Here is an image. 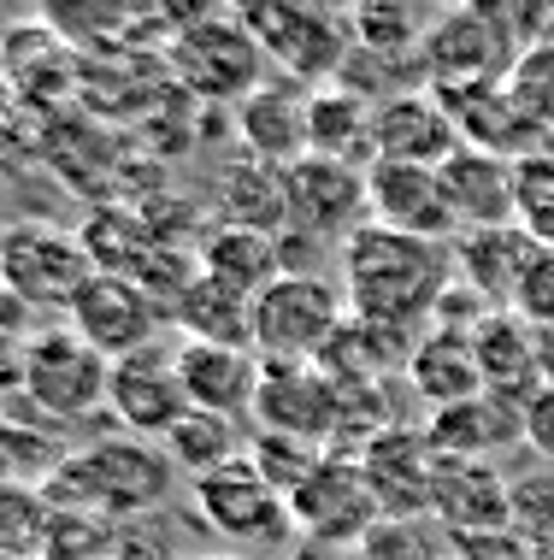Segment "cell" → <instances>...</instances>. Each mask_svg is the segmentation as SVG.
<instances>
[{"mask_svg": "<svg viewBox=\"0 0 554 560\" xmlns=\"http://www.w3.org/2000/svg\"><path fill=\"white\" fill-rule=\"evenodd\" d=\"M19 384H24V342L0 325V396H7V389H19Z\"/></svg>", "mask_w": 554, "mask_h": 560, "instance_id": "37", "label": "cell"}, {"mask_svg": "<svg viewBox=\"0 0 554 560\" xmlns=\"http://www.w3.org/2000/svg\"><path fill=\"white\" fill-rule=\"evenodd\" d=\"M195 413L189 389L177 377V342H148L137 354L113 360V389H107V419L125 436L166 443V436Z\"/></svg>", "mask_w": 554, "mask_h": 560, "instance_id": "8", "label": "cell"}, {"mask_svg": "<svg viewBox=\"0 0 554 560\" xmlns=\"http://www.w3.org/2000/svg\"><path fill=\"white\" fill-rule=\"evenodd\" d=\"M349 30L361 36L366 54H425L437 19H431V12H413V7H361L349 19Z\"/></svg>", "mask_w": 554, "mask_h": 560, "instance_id": "31", "label": "cell"}, {"mask_svg": "<svg viewBox=\"0 0 554 560\" xmlns=\"http://www.w3.org/2000/svg\"><path fill=\"white\" fill-rule=\"evenodd\" d=\"M455 560H543L519 532H490V537H448Z\"/></svg>", "mask_w": 554, "mask_h": 560, "instance_id": "35", "label": "cell"}, {"mask_svg": "<svg viewBox=\"0 0 554 560\" xmlns=\"http://www.w3.org/2000/svg\"><path fill=\"white\" fill-rule=\"evenodd\" d=\"M526 443L554 466V384H543V389L526 401Z\"/></svg>", "mask_w": 554, "mask_h": 560, "instance_id": "36", "label": "cell"}, {"mask_svg": "<svg viewBox=\"0 0 554 560\" xmlns=\"http://www.w3.org/2000/svg\"><path fill=\"white\" fill-rule=\"evenodd\" d=\"M478 366H484V389L514 407H526L537 389L549 384L543 377V354H537V330H526L519 313H490L478 325Z\"/></svg>", "mask_w": 554, "mask_h": 560, "instance_id": "23", "label": "cell"}, {"mask_svg": "<svg viewBox=\"0 0 554 560\" xmlns=\"http://www.w3.org/2000/svg\"><path fill=\"white\" fill-rule=\"evenodd\" d=\"M195 513H201V525L213 537H224L243 555H260V560L290 549V542L302 537L295 532V513H290V495L272 490L248 454L213 478H195Z\"/></svg>", "mask_w": 554, "mask_h": 560, "instance_id": "4", "label": "cell"}, {"mask_svg": "<svg viewBox=\"0 0 554 560\" xmlns=\"http://www.w3.org/2000/svg\"><path fill=\"white\" fill-rule=\"evenodd\" d=\"M502 59H507V42L484 12H455L425 42V66L443 89H484V78H496Z\"/></svg>", "mask_w": 554, "mask_h": 560, "instance_id": "24", "label": "cell"}, {"mask_svg": "<svg viewBox=\"0 0 554 560\" xmlns=\"http://www.w3.org/2000/svg\"><path fill=\"white\" fill-rule=\"evenodd\" d=\"M372 113H378V101L325 83L319 95L307 101V154L354 165V154L372 148Z\"/></svg>", "mask_w": 554, "mask_h": 560, "instance_id": "27", "label": "cell"}, {"mask_svg": "<svg viewBox=\"0 0 554 560\" xmlns=\"http://www.w3.org/2000/svg\"><path fill=\"white\" fill-rule=\"evenodd\" d=\"M260 372H266V360L254 354V348L177 342V377H184L195 413H219V419H243V425H254Z\"/></svg>", "mask_w": 554, "mask_h": 560, "instance_id": "17", "label": "cell"}, {"mask_svg": "<svg viewBox=\"0 0 554 560\" xmlns=\"http://www.w3.org/2000/svg\"><path fill=\"white\" fill-rule=\"evenodd\" d=\"M107 389H113V360L95 342H83L66 319L24 337V384L19 396L30 401V413L48 425H83V419L107 413Z\"/></svg>", "mask_w": 554, "mask_h": 560, "instance_id": "3", "label": "cell"}, {"mask_svg": "<svg viewBox=\"0 0 554 560\" xmlns=\"http://www.w3.org/2000/svg\"><path fill=\"white\" fill-rule=\"evenodd\" d=\"M361 219L372 224L361 165L319 160V154L290 165V236H342L349 242L361 231Z\"/></svg>", "mask_w": 554, "mask_h": 560, "instance_id": "13", "label": "cell"}, {"mask_svg": "<svg viewBox=\"0 0 554 560\" xmlns=\"http://www.w3.org/2000/svg\"><path fill=\"white\" fill-rule=\"evenodd\" d=\"M455 242H419L384 224H361L342 242V301L366 330L401 337L437 319L455 290Z\"/></svg>", "mask_w": 554, "mask_h": 560, "instance_id": "1", "label": "cell"}, {"mask_svg": "<svg viewBox=\"0 0 554 560\" xmlns=\"http://www.w3.org/2000/svg\"><path fill=\"white\" fill-rule=\"evenodd\" d=\"M172 472L160 443H142V436H107V443H89L78 454H66V466L42 483V495L59 513H95L107 525L142 520V513H160L172 495Z\"/></svg>", "mask_w": 554, "mask_h": 560, "instance_id": "2", "label": "cell"}, {"mask_svg": "<svg viewBox=\"0 0 554 560\" xmlns=\"http://www.w3.org/2000/svg\"><path fill=\"white\" fill-rule=\"evenodd\" d=\"M254 431L290 436L331 454L342 436V389L319 360H266L260 396H254Z\"/></svg>", "mask_w": 554, "mask_h": 560, "instance_id": "7", "label": "cell"}, {"mask_svg": "<svg viewBox=\"0 0 554 560\" xmlns=\"http://www.w3.org/2000/svg\"><path fill=\"white\" fill-rule=\"evenodd\" d=\"M248 30L295 83H325L349 59V24L331 12H248Z\"/></svg>", "mask_w": 554, "mask_h": 560, "instance_id": "18", "label": "cell"}, {"mask_svg": "<svg viewBox=\"0 0 554 560\" xmlns=\"http://www.w3.org/2000/svg\"><path fill=\"white\" fill-rule=\"evenodd\" d=\"M349 325V301L313 271H283L254 295V354L260 360H325L337 330Z\"/></svg>", "mask_w": 554, "mask_h": 560, "instance_id": "6", "label": "cell"}, {"mask_svg": "<svg viewBox=\"0 0 554 560\" xmlns=\"http://www.w3.org/2000/svg\"><path fill=\"white\" fill-rule=\"evenodd\" d=\"M254 443V425H243V419H219V413H189L184 425H177L166 443V460L177 466V472L189 478H213L224 472L231 460H243Z\"/></svg>", "mask_w": 554, "mask_h": 560, "instance_id": "28", "label": "cell"}, {"mask_svg": "<svg viewBox=\"0 0 554 560\" xmlns=\"http://www.w3.org/2000/svg\"><path fill=\"white\" fill-rule=\"evenodd\" d=\"M531 260H537V242L519 231V224L455 236V278L467 283L490 313H514L519 307V290H526Z\"/></svg>", "mask_w": 554, "mask_h": 560, "instance_id": "20", "label": "cell"}, {"mask_svg": "<svg viewBox=\"0 0 554 560\" xmlns=\"http://www.w3.org/2000/svg\"><path fill=\"white\" fill-rule=\"evenodd\" d=\"M113 560H195V555H177V525L166 513H142V520L113 525Z\"/></svg>", "mask_w": 554, "mask_h": 560, "instance_id": "33", "label": "cell"}, {"mask_svg": "<svg viewBox=\"0 0 554 560\" xmlns=\"http://www.w3.org/2000/svg\"><path fill=\"white\" fill-rule=\"evenodd\" d=\"M290 513H295V532L319 549H354L378 532V502L366 490V472L361 460H342V454H325L313 466V478L290 495Z\"/></svg>", "mask_w": 554, "mask_h": 560, "instance_id": "9", "label": "cell"}, {"mask_svg": "<svg viewBox=\"0 0 554 560\" xmlns=\"http://www.w3.org/2000/svg\"><path fill=\"white\" fill-rule=\"evenodd\" d=\"M307 101L302 89H254L243 101V130L260 148V160H307Z\"/></svg>", "mask_w": 554, "mask_h": 560, "instance_id": "29", "label": "cell"}, {"mask_svg": "<svg viewBox=\"0 0 554 560\" xmlns=\"http://www.w3.org/2000/svg\"><path fill=\"white\" fill-rule=\"evenodd\" d=\"M361 472L378 513L396 520H431V490H437V448H431L425 425H389L372 443H361Z\"/></svg>", "mask_w": 554, "mask_h": 560, "instance_id": "10", "label": "cell"}, {"mask_svg": "<svg viewBox=\"0 0 554 560\" xmlns=\"http://www.w3.org/2000/svg\"><path fill=\"white\" fill-rule=\"evenodd\" d=\"M54 502L36 483H0V555L42 560V542L54 532Z\"/></svg>", "mask_w": 554, "mask_h": 560, "instance_id": "30", "label": "cell"}, {"mask_svg": "<svg viewBox=\"0 0 554 560\" xmlns=\"http://www.w3.org/2000/svg\"><path fill=\"white\" fill-rule=\"evenodd\" d=\"M425 436H431V448H437V460H496L502 466L507 448L526 443V407H514V401H502L484 389V396H472L460 407L431 413Z\"/></svg>", "mask_w": 554, "mask_h": 560, "instance_id": "21", "label": "cell"}, {"mask_svg": "<svg viewBox=\"0 0 554 560\" xmlns=\"http://www.w3.org/2000/svg\"><path fill=\"white\" fill-rule=\"evenodd\" d=\"M519 231L554 248V160H519Z\"/></svg>", "mask_w": 554, "mask_h": 560, "instance_id": "32", "label": "cell"}, {"mask_svg": "<svg viewBox=\"0 0 554 560\" xmlns=\"http://www.w3.org/2000/svg\"><path fill=\"white\" fill-rule=\"evenodd\" d=\"M408 384L413 396L431 407V413H443V407H460L472 396H484V366H478V342L467 330H425L413 348H408Z\"/></svg>", "mask_w": 554, "mask_h": 560, "instance_id": "22", "label": "cell"}, {"mask_svg": "<svg viewBox=\"0 0 554 560\" xmlns=\"http://www.w3.org/2000/svg\"><path fill=\"white\" fill-rule=\"evenodd\" d=\"M519 319H531V330L554 325V248H537V260L526 271V290H519Z\"/></svg>", "mask_w": 554, "mask_h": 560, "instance_id": "34", "label": "cell"}, {"mask_svg": "<svg viewBox=\"0 0 554 560\" xmlns=\"http://www.w3.org/2000/svg\"><path fill=\"white\" fill-rule=\"evenodd\" d=\"M543 560H554V542H549V549H543Z\"/></svg>", "mask_w": 554, "mask_h": 560, "instance_id": "39", "label": "cell"}, {"mask_svg": "<svg viewBox=\"0 0 554 560\" xmlns=\"http://www.w3.org/2000/svg\"><path fill=\"white\" fill-rule=\"evenodd\" d=\"M0 560H24V555H0Z\"/></svg>", "mask_w": 554, "mask_h": 560, "instance_id": "40", "label": "cell"}, {"mask_svg": "<svg viewBox=\"0 0 554 560\" xmlns=\"http://www.w3.org/2000/svg\"><path fill=\"white\" fill-rule=\"evenodd\" d=\"M172 325L184 330V342H219V348H254V301L213 283L207 271H195L189 290L177 295Z\"/></svg>", "mask_w": 554, "mask_h": 560, "instance_id": "26", "label": "cell"}, {"mask_svg": "<svg viewBox=\"0 0 554 560\" xmlns=\"http://www.w3.org/2000/svg\"><path fill=\"white\" fill-rule=\"evenodd\" d=\"M195 560H260V555H243V549H213V555H195Z\"/></svg>", "mask_w": 554, "mask_h": 560, "instance_id": "38", "label": "cell"}, {"mask_svg": "<svg viewBox=\"0 0 554 560\" xmlns=\"http://www.w3.org/2000/svg\"><path fill=\"white\" fill-rule=\"evenodd\" d=\"M443 189H448V213H455L460 236L519 224V165H507L490 148H460L443 165Z\"/></svg>", "mask_w": 554, "mask_h": 560, "instance_id": "19", "label": "cell"}, {"mask_svg": "<svg viewBox=\"0 0 554 560\" xmlns=\"http://www.w3.org/2000/svg\"><path fill=\"white\" fill-rule=\"evenodd\" d=\"M431 525L443 537L514 532V478L496 460H443L431 490Z\"/></svg>", "mask_w": 554, "mask_h": 560, "instance_id": "15", "label": "cell"}, {"mask_svg": "<svg viewBox=\"0 0 554 560\" xmlns=\"http://www.w3.org/2000/svg\"><path fill=\"white\" fill-rule=\"evenodd\" d=\"M160 319H166L160 301L148 295L137 278H118V271H95L66 313V325L78 330L83 342H95L107 360H125V354H137V348L160 342L154 337Z\"/></svg>", "mask_w": 554, "mask_h": 560, "instance_id": "11", "label": "cell"}, {"mask_svg": "<svg viewBox=\"0 0 554 560\" xmlns=\"http://www.w3.org/2000/svg\"><path fill=\"white\" fill-rule=\"evenodd\" d=\"M201 271L213 283L236 295H260L266 283H278L283 271H290V254H283V242L272 231H248V224H219L213 236H207L201 248Z\"/></svg>", "mask_w": 554, "mask_h": 560, "instance_id": "25", "label": "cell"}, {"mask_svg": "<svg viewBox=\"0 0 554 560\" xmlns=\"http://www.w3.org/2000/svg\"><path fill=\"white\" fill-rule=\"evenodd\" d=\"M366 207H372V224H384V231H401V236H419V242L460 236L455 213H448L443 172H431V165L372 160L366 165Z\"/></svg>", "mask_w": 554, "mask_h": 560, "instance_id": "14", "label": "cell"}, {"mask_svg": "<svg viewBox=\"0 0 554 560\" xmlns=\"http://www.w3.org/2000/svg\"><path fill=\"white\" fill-rule=\"evenodd\" d=\"M460 148H467V136H460L448 101L437 95H384L378 113H372V160L443 172Z\"/></svg>", "mask_w": 554, "mask_h": 560, "instance_id": "16", "label": "cell"}, {"mask_svg": "<svg viewBox=\"0 0 554 560\" xmlns=\"http://www.w3.org/2000/svg\"><path fill=\"white\" fill-rule=\"evenodd\" d=\"M89 278H95L89 248L71 231H59V224L24 219L0 231V290L24 313H59L66 319Z\"/></svg>", "mask_w": 554, "mask_h": 560, "instance_id": "5", "label": "cell"}, {"mask_svg": "<svg viewBox=\"0 0 554 560\" xmlns=\"http://www.w3.org/2000/svg\"><path fill=\"white\" fill-rule=\"evenodd\" d=\"M260 42H254L248 19H195L172 48V66L189 89H201L207 101L248 95L260 78Z\"/></svg>", "mask_w": 554, "mask_h": 560, "instance_id": "12", "label": "cell"}]
</instances>
